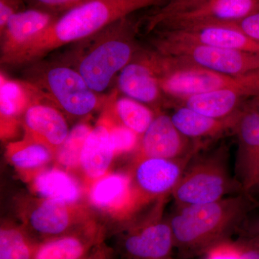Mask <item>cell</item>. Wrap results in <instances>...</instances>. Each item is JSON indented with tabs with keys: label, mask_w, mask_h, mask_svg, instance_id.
Returning a JSON list of instances; mask_svg holds the SVG:
<instances>
[{
	"label": "cell",
	"mask_w": 259,
	"mask_h": 259,
	"mask_svg": "<svg viewBox=\"0 0 259 259\" xmlns=\"http://www.w3.org/2000/svg\"><path fill=\"white\" fill-rule=\"evenodd\" d=\"M168 0H90L56 19L7 64L21 66L37 62L58 48L81 41L121 19Z\"/></svg>",
	"instance_id": "6da1fadb"
},
{
	"label": "cell",
	"mask_w": 259,
	"mask_h": 259,
	"mask_svg": "<svg viewBox=\"0 0 259 259\" xmlns=\"http://www.w3.org/2000/svg\"><path fill=\"white\" fill-rule=\"evenodd\" d=\"M248 207L249 200L245 192L210 203L178 207L168 221L175 248L182 256L207 253L226 242L244 219Z\"/></svg>",
	"instance_id": "7a4b0ae2"
},
{
	"label": "cell",
	"mask_w": 259,
	"mask_h": 259,
	"mask_svg": "<svg viewBox=\"0 0 259 259\" xmlns=\"http://www.w3.org/2000/svg\"><path fill=\"white\" fill-rule=\"evenodd\" d=\"M138 25L127 18L75 42L71 65L96 93L105 91L112 78L136 55L135 36Z\"/></svg>",
	"instance_id": "3957f363"
},
{
	"label": "cell",
	"mask_w": 259,
	"mask_h": 259,
	"mask_svg": "<svg viewBox=\"0 0 259 259\" xmlns=\"http://www.w3.org/2000/svg\"><path fill=\"white\" fill-rule=\"evenodd\" d=\"M195 156V155H194ZM243 192L230 171L228 149L192 157L172 196L178 207L216 202Z\"/></svg>",
	"instance_id": "277c9868"
},
{
	"label": "cell",
	"mask_w": 259,
	"mask_h": 259,
	"mask_svg": "<svg viewBox=\"0 0 259 259\" xmlns=\"http://www.w3.org/2000/svg\"><path fill=\"white\" fill-rule=\"evenodd\" d=\"M259 12V0H168L146 18L148 32L238 21Z\"/></svg>",
	"instance_id": "5b68a950"
},
{
	"label": "cell",
	"mask_w": 259,
	"mask_h": 259,
	"mask_svg": "<svg viewBox=\"0 0 259 259\" xmlns=\"http://www.w3.org/2000/svg\"><path fill=\"white\" fill-rule=\"evenodd\" d=\"M31 69L29 81L68 115L82 117L104 103L81 75L67 63L36 65Z\"/></svg>",
	"instance_id": "8992f818"
},
{
	"label": "cell",
	"mask_w": 259,
	"mask_h": 259,
	"mask_svg": "<svg viewBox=\"0 0 259 259\" xmlns=\"http://www.w3.org/2000/svg\"><path fill=\"white\" fill-rule=\"evenodd\" d=\"M158 81L163 93L182 100L199 94L259 82V70L230 76L161 54Z\"/></svg>",
	"instance_id": "52a82bcc"
},
{
	"label": "cell",
	"mask_w": 259,
	"mask_h": 259,
	"mask_svg": "<svg viewBox=\"0 0 259 259\" xmlns=\"http://www.w3.org/2000/svg\"><path fill=\"white\" fill-rule=\"evenodd\" d=\"M155 51L183 62L230 76L259 70V54L248 51L173 41L156 36Z\"/></svg>",
	"instance_id": "ba28073f"
},
{
	"label": "cell",
	"mask_w": 259,
	"mask_h": 259,
	"mask_svg": "<svg viewBox=\"0 0 259 259\" xmlns=\"http://www.w3.org/2000/svg\"><path fill=\"white\" fill-rule=\"evenodd\" d=\"M20 214L24 228L41 241L95 224L90 210L81 203H65L39 197L25 201L20 207Z\"/></svg>",
	"instance_id": "9c48e42d"
},
{
	"label": "cell",
	"mask_w": 259,
	"mask_h": 259,
	"mask_svg": "<svg viewBox=\"0 0 259 259\" xmlns=\"http://www.w3.org/2000/svg\"><path fill=\"white\" fill-rule=\"evenodd\" d=\"M192 158H138L131 178L141 202L172 194Z\"/></svg>",
	"instance_id": "30bf717a"
},
{
	"label": "cell",
	"mask_w": 259,
	"mask_h": 259,
	"mask_svg": "<svg viewBox=\"0 0 259 259\" xmlns=\"http://www.w3.org/2000/svg\"><path fill=\"white\" fill-rule=\"evenodd\" d=\"M89 203L107 217L124 221L143 204L134 190L131 176L107 174L87 189Z\"/></svg>",
	"instance_id": "8fae6325"
},
{
	"label": "cell",
	"mask_w": 259,
	"mask_h": 259,
	"mask_svg": "<svg viewBox=\"0 0 259 259\" xmlns=\"http://www.w3.org/2000/svg\"><path fill=\"white\" fill-rule=\"evenodd\" d=\"M233 131L238 140L234 177L248 194L259 177V111L250 107L243 110Z\"/></svg>",
	"instance_id": "7c38bea8"
},
{
	"label": "cell",
	"mask_w": 259,
	"mask_h": 259,
	"mask_svg": "<svg viewBox=\"0 0 259 259\" xmlns=\"http://www.w3.org/2000/svg\"><path fill=\"white\" fill-rule=\"evenodd\" d=\"M139 158L178 160L192 158L197 148L174 125L171 116L161 114L142 135Z\"/></svg>",
	"instance_id": "4fadbf2b"
},
{
	"label": "cell",
	"mask_w": 259,
	"mask_h": 259,
	"mask_svg": "<svg viewBox=\"0 0 259 259\" xmlns=\"http://www.w3.org/2000/svg\"><path fill=\"white\" fill-rule=\"evenodd\" d=\"M158 37L173 41L187 42L248 51L259 54V42H255L231 23L200 25L177 30H158Z\"/></svg>",
	"instance_id": "5bb4252c"
},
{
	"label": "cell",
	"mask_w": 259,
	"mask_h": 259,
	"mask_svg": "<svg viewBox=\"0 0 259 259\" xmlns=\"http://www.w3.org/2000/svg\"><path fill=\"white\" fill-rule=\"evenodd\" d=\"M48 100L44 92L29 81L9 79L0 75V135L3 141L14 137L20 118L35 104Z\"/></svg>",
	"instance_id": "9a60e30c"
},
{
	"label": "cell",
	"mask_w": 259,
	"mask_h": 259,
	"mask_svg": "<svg viewBox=\"0 0 259 259\" xmlns=\"http://www.w3.org/2000/svg\"><path fill=\"white\" fill-rule=\"evenodd\" d=\"M131 259H167L175 248L169 221H155L133 228L122 241Z\"/></svg>",
	"instance_id": "2e32d148"
},
{
	"label": "cell",
	"mask_w": 259,
	"mask_h": 259,
	"mask_svg": "<svg viewBox=\"0 0 259 259\" xmlns=\"http://www.w3.org/2000/svg\"><path fill=\"white\" fill-rule=\"evenodd\" d=\"M56 18V15L34 8L22 10L13 15L0 32L2 64H8Z\"/></svg>",
	"instance_id": "e0dca14e"
},
{
	"label": "cell",
	"mask_w": 259,
	"mask_h": 259,
	"mask_svg": "<svg viewBox=\"0 0 259 259\" xmlns=\"http://www.w3.org/2000/svg\"><path fill=\"white\" fill-rule=\"evenodd\" d=\"M118 88L126 96L141 103L154 104L162 92L154 52L140 54L125 66L118 77Z\"/></svg>",
	"instance_id": "ac0fdd59"
},
{
	"label": "cell",
	"mask_w": 259,
	"mask_h": 259,
	"mask_svg": "<svg viewBox=\"0 0 259 259\" xmlns=\"http://www.w3.org/2000/svg\"><path fill=\"white\" fill-rule=\"evenodd\" d=\"M25 137L47 146L54 156L69 134L64 115L52 104H35L29 107L22 121Z\"/></svg>",
	"instance_id": "d6986e66"
},
{
	"label": "cell",
	"mask_w": 259,
	"mask_h": 259,
	"mask_svg": "<svg viewBox=\"0 0 259 259\" xmlns=\"http://www.w3.org/2000/svg\"><path fill=\"white\" fill-rule=\"evenodd\" d=\"M115 156L105 112L90 131L83 144L79 170L85 190L109 173Z\"/></svg>",
	"instance_id": "ffe728a7"
},
{
	"label": "cell",
	"mask_w": 259,
	"mask_h": 259,
	"mask_svg": "<svg viewBox=\"0 0 259 259\" xmlns=\"http://www.w3.org/2000/svg\"><path fill=\"white\" fill-rule=\"evenodd\" d=\"M259 95V82L236 88L223 89L187 97L182 105L202 115L216 119H224L241 111L243 100Z\"/></svg>",
	"instance_id": "44dd1931"
},
{
	"label": "cell",
	"mask_w": 259,
	"mask_h": 259,
	"mask_svg": "<svg viewBox=\"0 0 259 259\" xmlns=\"http://www.w3.org/2000/svg\"><path fill=\"white\" fill-rule=\"evenodd\" d=\"M96 224L41 241L34 259H83L101 243Z\"/></svg>",
	"instance_id": "7402d4cb"
},
{
	"label": "cell",
	"mask_w": 259,
	"mask_h": 259,
	"mask_svg": "<svg viewBox=\"0 0 259 259\" xmlns=\"http://www.w3.org/2000/svg\"><path fill=\"white\" fill-rule=\"evenodd\" d=\"M30 190L39 198L69 204H79L86 190L69 171L59 166L47 168L28 182Z\"/></svg>",
	"instance_id": "603a6c76"
},
{
	"label": "cell",
	"mask_w": 259,
	"mask_h": 259,
	"mask_svg": "<svg viewBox=\"0 0 259 259\" xmlns=\"http://www.w3.org/2000/svg\"><path fill=\"white\" fill-rule=\"evenodd\" d=\"M224 119H216L202 115L182 105L177 107L171 118L181 134L189 139L194 140L218 137L234 129L241 112Z\"/></svg>",
	"instance_id": "cb8c5ba5"
},
{
	"label": "cell",
	"mask_w": 259,
	"mask_h": 259,
	"mask_svg": "<svg viewBox=\"0 0 259 259\" xmlns=\"http://www.w3.org/2000/svg\"><path fill=\"white\" fill-rule=\"evenodd\" d=\"M5 156L21 179L28 183L54 160V153L49 148L25 137L10 143Z\"/></svg>",
	"instance_id": "d4e9b609"
},
{
	"label": "cell",
	"mask_w": 259,
	"mask_h": 259,
	"mask_svg": "<svg viewBox=\"0 0 259 259\" xmlns=\"http://www.w3.org/2000/svg\"><path fill=\"white\" fill-rule=\"evenodd\" d=\"M40 243L23 226L3 225L0 230V259H34Z\"/></svg>",
	"instance_id": "484cf974"
},
{
	"label": "cell",
	"mask_w": 259,
	"mask_h": 259,
	"mask_svg": "<svg viewBox=\"0 0 259 259\" xmlns=\"http://www.w3.org/2000/svg\"><path fill=\"white\" fill-rule=\"evenodd\" d=\"M115 97H112L111 110L116 120L139 136H142L156 117L152 110L129 97L114 100Z\"/></svg>",
	"instance_id": "4316f807"
},
{
	"label": "cell",
	"mask_w": 259,
	"mask_h": 259,
	"mask_svg": "<svg viewBox=\"0 0 259 259\" xmlns=\"http://www.w3.org/2000/svg\"><path fill=\"white\" fill-rule=\"evenodd\" d=\"M93 128L88 122H81L69 131L54 156L58 166L69 172L79 170L83 144Z\"/></svg>",
	"instance_id": "83f0119b"
},
{
	"label": "cell",
	"mask_w": 259,
	"mask_h": 259,
	"mask_svg": "<svg viewBox=\"0 0 259 259\" xmlns=\"http://www.w3.org/2000/svg\"><path fill=\"white\" fill-rule=\"evenodd\" d=\"M107 109L108 110H106L105 113L108 120L110 140L115 156L122 153L129 152L136 147L139 135L125 127L116 120L110 105Z\"/></svg>",
	"instance_id": "f1b7e54d"
},
{
	"label": "cell",
	"mask_w": 259,
	"mask_h": 259,
	"mask_svg": "<svg viewBox=\"0 0 259 259\" xmlns=\"http://www.w3.org/2000/svg\"><path fill=\"white\" fill-rule=\"evenodd\" d=\"M90 0H28L34 9L42 10L56 15L67 13L76 7L84 4Z\"/></svg>",
	"instance_id": "f546056e"
},
{
	"label": "cell",
	"mask_w": 259,
	"mask_h": 259,
	"mask_svg": "<svg viewBox=\"0 0 259 259\" xmlns=\"http://www.w3.org/2000/svg\"><path fill=\"white\" fill-rule=\"evenodd\" d=\"M207 253L206 259H245L243 250L226 242L214 247Z\"/></svg>",
	"instance_id": "4dcf8cb0"
},
{
	"label": "cell",
	"mask_w": 259,
	"mask_h": 259,
	"mask_svg": "<svg viewBox=\"0 0 259 259\" xmlns=\"http://www.w3.org/2000/svg\"><path fill=\"white\" fill-rule=\"evenodd\" d=\"M231 23L255 42H259V12Z\"/></svg>",
	"instance_id": "1f68e13d"
},
{
	"label": "cell",
	"mask_w": 259,
	"mask_h": 259,
	"mask_svg": "<svg viewBox=\"0 0 259 259\" xmlns=\"http://www.w3.org/2000/svg\"><path fill=\"white\" fill-rule=\"evenodd\" d=\"M22 0H0V32L13 15L23 10Z\"/></svg>",
	"instance_id": "d6a6232c"
},
{
	"label": "cell",
	"mask_w": 259,
	"mask_h": 259,
	"mask_svg": "<svg viewBox=\"0 0 259 259\" xmlns=\"http://www.w3.org/2000/svg\"><path fill=\"white\" fill-rule=\"evenodd\" d=\"M83 259H108V253H107V249H105L100 243V245H97L96 248L92 250L90 254L87 255Z\"/></svg>",
	"instance_id": "836d02e7"
},
{
	"label": "cell",
	"mask_w": 259,
	"mask_h": 259,
	"mask_svg": "<svg viewBox=\"0 0 259 259\" xmlns=\"http://www.w3.org/2000/svg\"><path fill=\"white\" fill-rule=\"evenodd\" d=\"M252 108L255 109V110L259 111V95L258 97H255L254 101H253V105L250 106Z\"/></svg>",
	"instance_id": "e575fe53"
},
{
	"label": "cell",
	"mask_w": 259,
	"mask_h": 259,
	"mask_svg": "<svg viewBox=\"0 0 259 259\" xmlns=\"http://www.w3.org/2000/svg\"><path fill=\"white\" fill-rule=\"evenodd\" d=\"M253 190H256L257 192H259V177L258 178V180H257L256 183H255L254 187H253V188L252 189L251 192Z\"/></svg>",
	"instance_id": "d590c367"
},
{
	"label": "cell",
	"mask_w": 259,
	"mask_h": 259,
	"mask_svg": "<svg viewBox=\"0 0 259 259\" xmlns=\"http://www.w3.org/2000/svg\"><path fill=\"white\" fill-rule=\"evenodd\" d=\"M167 259H174V258H172L171 257H170V258H167Z\"/></svg>",
	"instance_id": "8d00e7d4"
}]
</instances>
